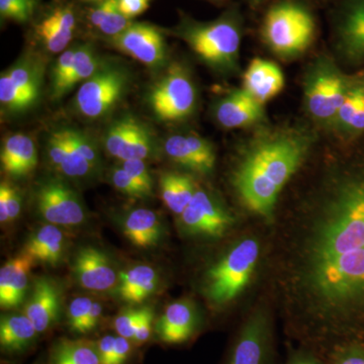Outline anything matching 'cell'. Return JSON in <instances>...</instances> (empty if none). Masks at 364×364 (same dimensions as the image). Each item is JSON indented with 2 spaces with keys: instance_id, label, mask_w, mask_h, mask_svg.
<instances>
[{
  "instance_id": "cell-50",
  "label": "cell",
  "mask_w": 364,
  "mask_h": 364,
  "mask_svg": "<svg viewBox=\"0 0 364 364\" xmlns=\"http://www.w3.org/2000/svg\"><path fill=\"white\" fill-rule=\"evenodd\" d=\"M117 6V0H104L100 6L90 14V23L98 28Z\"/></svg>"
},
{
  "instance_id": "cell-43",
  "label": "cell",
  "mask_w": 364,
  "mask_h": 364,
  "mask_svg": "<svg viewBox=\"0 0 364 364\" xmlns=\"http://www.w3.org/2000/svg\"><path fill=\"white\" fill-rule=\"evenodd\" d=\"M154 312L150 306H143L142 314L136 324L132 342L136 345L146 343L154 332Z\"/></svg>"
},
{
  "instance_id": "cell-44",
  "label": "cell",
  "mask_w": 364,
  "mask_h": 364,
  "mask_svg": "<svg viewBox=\"0 0 364 364\" xmlns=\"http://www.w3.org/2000/svg\"><path fill=\"white\" fill-rule=\"evenodd\" d=\"M130 18H127L119 11V6L114 7L109 16L102 21V25L98 26L105 35L114 38L119 33H123L129 26L131 25Z\"/></svg>"
},
{
  "instance_id": "cell-8",
  "label": "cell",
  "mask_w": 364,
  "mask_h": 364,
  "mask_svg": "<svg viewBox=\"0 0 364 364\" xmlns=\"http://www.w3.org/2000/svg\"><path fill=\"white\" fill-rule=\"evenodd\" d=\"M36 207L46 223L63 228L80 226L86 220L85 205L73 188L58 178L41 182Z\"/></svg>"
},
{
  "instance_id": "cell-19",
  "label": "cell",
  "mask_w": 364,
  "mask_h": 364,
  "mask_svg": "<svg viewBox=\"0 0 364 364\" xmlns=\"http://www.w3.org/2000/svg\"><path fill=\"white\" fill-rule=\"evenodd\" d=\"M36 264L30 255L21 252L0 269V306L2 310L18 308L25 301L30 272Z\"/></svg>"
},
{
  "instance_id": "cell-25",
  "label": "cell",
  "mask_w": 364,
  "mask_h": 364,
  "mask_svg": "<svg viewBox=\"0 0 364 364\" xmlns=\"http://www.w3.org/2000/svg\"><path fill=\"white\" fill-rule=\"evenodd\" d=\"M159 186L163 203L172 213L178 215L183 213L198 191L191 176L177 172L163 173Z\"/></svg>"
},
{
  "instance_id": "cell-1",
  "label": "cell",
  "mask_w": 364,
  "mask_h": 364,
  "mask_svg": "<svg viewBox=\"0 0 364 364\" xmlns=\"http://www.w3.org/2000/svg\"><path fill=\"white\" fill-rule=\"evenodd\" d=\"M286 236L282 284L294 336L314 343L343 336L364 306V177L330 186Z\"/></svg>"
},
{
  "instance_id": "cell-20",
  "label": "cell",
  "mask_w": 364,
  "mask_h": 364,
  "mask_svg": "<svg viewBox=\"0 0 364 364\" xmlns=\"http://www.w3.org/2000/svg\"><path fill=\"white\" fill-rule=\"evenodd\" d=\"M1 169L6 176L20 179L32 173L38 164V152L31 136L14 134L2 145Z\"/></svg>"
},
{
  "instance_id": "cell-9",
  "label": "cell",
  "mask_w": 364,
  "mask_h": 364,
  "mask_svg": "<svg viewBox=\"0 0 364 364\" xmlns=\"http://www.w3.org/2000/svg\"><path fill=\"white\" fill-rule=\"evenodd\" d=\"M233 218L214 196L198 189L183 213L178 227L188 237L218 239L231 229Z\"/></svg>"
},
{
  "instance_id": "cell-5",
  "label": "cell",
  "mask_w": 364,
  "mask_h": 364,
  "mask_svg": "<svg viewBox=\"0 0 364 364\" xmlns=\"http://www.w3.org/2000/svg\"><path fill=\"white\" fill-rule=\"evenodd\" d=\"M196 90L183 67L173 64L151 88L148 104L155 117L161 122H177L193 114Z\"/></svg>"
},
{
  "instance_id": "cell-49",
  "label": "cell",
  "mask_w": 364,
  "mask_h": 364,
  "mask_svg": "<svg viewBox=\"0 0 364 364\" xmlns=\"http://www.w3.org/2000/svg\"><path fill=\"white\" fill-rule=\"evenodd\" d=\"M114 342L116 337L105 335L97 342L98 354L102 364H112L114 358Z\"/></svg>"
},
{
  "instance_id": "cell-11",
  "label": "cell",
  "mask_w": 364,
  "mask_h": 364,
  "mask_svg": "<svg viewBox=\"0 0 364 364\" xmlns=\"http://www.w3.org/2000/svg\"><path fill=\"white\" fill-rule=\"evenodd\" d=\"M72 273L79 287L93 293H109L119 287V275L111 258L93 246H85L76 252Z\"/></svg>"
},
{
  "instance_id": "cell-28",
  "label": "cell",
  "mask_w": 364,
  "mask_h": 364,
  "mask_svg": "<svg viewBox=\"0 0 364 364\" xmlns=\"http://www.w3.org/2000/svg\"><path fill=\"white\" fill-rule=\"evenodd\" d=\"M7 72L14 85L37 102L42 85V63L32 57H26Z\"/></svg>"
},
{
  "instance_id": "cell-52",
  "label": "cell",
  "mask_w": 364,
  "mask_h": 364,
  "mask_svg": "<svg viewBox=\"0 0 364 364\" xmlns=\"http://www.w3.org/2000/svg\"><path fill=\"white\" fill-rule=\"evenodd\" d=\"M349 128L355 131L364 130V100L360 107H359L358 111L356 112L355 116L352 119Z\"/></svg>"
},
{
  "instance_id": "cell-37",
  "label": "cell",
  "mask_w": 364,
  "mask_h": 364,
  "mask_svg": "<svg viewBox=\"0 0 364 364\" xmlns=\"http://www.w3.org/2000/svg\"><path fill=\"white\" fill-rule=\"evenodd\" d=\"M66 136H68L69 141L73 146L74 149L77 151L86 161L90 163L93 169H97L100 165V156L95 144L85 134L72 129H64Z\"/></svg>"
},
{
  "instance_id": "cell-53",
  "label": "cell",
  "mask_w": 364,
  "mask_h": 364,
  "mask_svg": "<svg viewBox=\"0 0 364 364\" xmlns=\"http://www.w3.org/2000/svg\"><path fill=\"white\" fill-rule=\"evenodd\" d=\"M87 1H100V0H87ZM102 1H104V0H102Z\"/></svg>"
},
{
  "instance_id": "cell-6",
  "label": "cell",
  "mask_w": 364,
  "mask_h": 364,
  "mask_svg": "<svg viewBox=\"0 0 364 364\" xmlns=\"http://www.w3.org/2000/svg\"><path fill=\"white\" fill-rule=\"evenodd\" d=\"M128 83V72L123 67L100 66L79 88L75 97L78 112L90 119L104 117L124 97Z\"/></svg>"
},
{
  "instance_id": "cell-30",
  "label": "cell",
  "mask_w": 364,
  "mask_h": 364,
  "mask_svg": "<svg viewBox=\"0 0 364 364\" xmlns=\"http://www.w3.org/2000/svg\"><path fill=\"white\" fill-rule=\"evenodd\" d=\"M0 102L2 107L11 112H25L36 100L14 85L9 72H4L0 77Z\"/></svg>"
},
{
  "instance_id": "cell-21",
  "label": "cell",
  "mask_w": 364,
  "mask_h": 364,
  "mask_svg": "<svg viewBox=\"0 0 364 364\" xmlns=\"http://www.w3.org/2000/svg\"><path fill=\"white\" fill-rule=\"evenodd\" d=\"M284 86V77L277 64L254 59L244 74V90L260 105L277 97Z\"/></svg>"
},
{
  "instance_id": "cell-51",
  "label": "cell",
  "mask_w": 364,
  "mask_h": 364,
  "mask_svg": "<svg viewBox=\"0 0 364 364\" xmlns=\"http://www.w3.org/2000/svg\"><path fill=\"white\" fill-rule=\"evenodd\" d=\"M53 20L65 30L74 32L75 30V18L70 9H58L53 11L51 16Z\"/></svg>"
},
{
  "instance_id": "cell-16",
  "label": "cell",
  "mask_w": 364,
  "mask_h": 364,
  "mask_svg": "<svg viewBox=\"0 0 364 364\" xmlns=\"http://www.w3.org/2000/svg\"><path fill=\"white\" fill-rule=\"evenodd\" d=\"M198 327V313L186 299L170 304L155 323L154 332L163 343L176 345L193 338Z\"/></svg>"
},
{
  "instance_id": "cell-2",
  "label": "cell",
  "mask_w": 364,
  "mask_h": 364,
  "mask_svg": "<svg viewBox=\"0 0 364 364\" xmlns=\"http://www.w3.org/2000/svg\"><path fill=\"white\" fill-rule=\"evenodd\" d=\"M304 136L282 134L251 148L235 172L234 186L246 207L270 218L280 191L305 157Z\"/></svg>"
},
{
  "instance_id": "cell-24",
  "label": "cell",
  "mask_w": 364,
  "mask_h": 364,
  "mask_svg": "<svg viewBox=\"0 0 364 364\" xmlns=\"http://www.w3.org/2000/svg\"><path fill=\"white\" fill-rule=\"evenodd\" d=\"M245 90L234 91L220 102L217 119L225 128H241L262 117V107Z\"/></svg>"
},
{
  "instance_id": "cell-27",
  "label": "cell",
  "mask_w": 364,
  "mask_h": 364,
  "mask_svg": "<svg viewBox=\"0 0 364 364\" xmlns=\"http://www.w3.org/2000/svg\"><path fill=\"white\" fill-rule=\"evenodd\" d=\"M345 52L351 57L364 56V1L352 6L341 26Z\"/></svg>"
},
{
  "instance_id": "cell-47",
  "label": "cell",
  "mask_w": 364,
  "mask_h": 364,
  "mask_svg": "<svg viewBox=\"0 0 364 364\" xmlns=\"http://www.w3.org/2000/svg\"><path fill=\"white\" fill-rule=\"evenodd\" d=\"M102 314H104V306L100 301H95L92 306H91L90 313L86 316L85 322L81 326L79 334H86V333H90L93 329H95L98 323H100V318L102 317Z\"/></svg>"
},
{
  "instance_id": "cell-31",
  "label": "cell",
  "mask_w": 364,
  "mask_h": 364,
  "mask_svg": "<svg viewBox=\"0 0 364 364\" xmlns=\"http://www.w3.org/2000/svg\"><path fill=\"white\" fill-rule=\"evenodd\" d=\"M37 33L50 52L60 53L71 42L74 32L62 28L49 16L38 26Z\"/></svg>"
},
{
  "instance_id": "cell-14",
  "label": "cell",
  "mask_w": 364,
  "mask_h": 364,
  "mask_svg": "<svg viewBox=\"0 0 364 364\" xmlns=\"http://www.w3.org/2000/svg\"><path fill=\"white\" fill-rule=\"evenodd\" d=\"M62 291L58 282L50 277H38L33 282L30 296L23 309L39 334H44L59 321Z\"/></svg>"
},
{
  "instance_id": "cell-13",
  "label": "cell",
  "mask_w": 364,
  "mask_h": 364,
  "mask_svg": "<svg viewBox=\"0 0 364 364\" xmlns=\"http://www.w3.org/2000/svg\"><path fill=\"white\" fill-rule=\"evenodd\" d=\"M272 329L264 314L248 318L235 342L228 364H269Z\"/></svg>"
},
{
  "instance_id": "cell-23",
  "label": "cell",
  "mask_w": 364,
  "mask_h": 364,
  "mask_svg": "<svg viewBox=\"0 0 364 364\" xmlns=\"http://www.w3.org/2000/svg\"><path fill=\"white\" fill-rule=\"evenodd\" d=\"M160 275L154 267L138 264L119 273L117 294L124 303L138 305L157 291Z\"/></svg>"
},
{
  "instance_id": "cell-12",
  "label": "cell",
  "mask_w": 364,
  "mask_h": 364,
  "mask_svg": "<svg viewBox=\"0 0 364 364\" xmlns=\"http://www.w3.org/2000/svg\"><path fill=\"white\" fill-rule=\"evenodd\" d=\"M116 49L151 68L162 66L166 46L161 32L148 23H132L123 33L112 38Z\"/></svg>"
},
{
  "instance_id": "cell-39",
  "label": "cell",
  "mask_w": 364,
  "mask_h": 364,
  "mask_svg": "<svg viewBox=\"0 0 364 364\" xmlns=\"http://www.w3.org/2000/svg\"><path fill=\"white\" fill-rule=\"evenodd\" d=\"M364 100V86L354 88L347 92L343 104L340 107L338 114V119L340 124L345 128H349L352 122V119L355 116L356 112L358 111L359 107L363 104Z\"/></svg>"
},
{
  "instance_id": "cell-36",
  "label": "cell",
  "mask_w": 364,
  "mask_h": 364,
  "mask_svg": "<svg viewBox=\"0 0 364 364\" xmlns=\"http://www.w3.org/2000/svg\"><path fill=\"white\" fill-rule=\"evenodd\" d=\"M327 356L328 364H364V346L347 342L333 348Z\"/></svg>"
},
{
  "instance_id": "cell-45",
  "label": "cell",
  "mask_w": 364,
  "mask_h": 364,
  "mask_svg": "<svg viewBox=\"0 0 364 364\" xmlns=\"http://www.w3.org/2000/svg\"><path fill=\"white\" fill-rule=\"evenodd\" d=\"M320 352L305 346V349L296 352L287 360V364H328L324 359L320 358Z\"/></svg>"
},
{
  "instance_id": "cell-54",
  "label": "cell",
  "mask_w": 364,
  "mask_h": 364,
  "mask_svg": "<svg viewBox=\"0 0 364 364\" xmlns=\"http://www.w3.org/2000/svg\"><path fill=\"white\" fill-rule=\"evenodd\" d=\"M33 364H42V363H41V361H36V363Z\"/></svg>"
},
{
  "instance_id": "cell-29",
  "label": "cell",
  "mask_w": 364,
  "mask_h": 364,
  "mask_svg": "<svg viewBox=\"0 0 364 364\" xmlns=\"http://www.w3.org/2000/svg\"><path fill=\"white\" fill-rule=\"evenodd\" d=\"M100 66V61L93 48L90 45L79 46L74 56L70 73L62 86L60 98L63 97L77 83L90 78Z\"/></svg>"
},
{
  "instance_id": "cell-40",
  "label": "cell",
  "mask_w": 364,
  "mask_h": 364,
  "mask_svg": "<svg viewBox=\"0 0 364 364\" xmlns=\"http://www.w3.org/2000/svg\"><path fill=\"white\" fill-rule=\"evenodd\" d=\"M143 308L124 309L114 320V328L119 336L124 337L129 340H133L134 334L139 318L142 314Z\"/></svg>"
},
{
  "instance_id": "cell-46",
  "label": "cell",
  "mask_w": 364,
  "mask_h": 364,
  "mask_svg": "<svg viewBox=\"0 0 364 364\" xmlns=\"http://www.w3.org/2000/svg\"><path fill=\"white\" fill-rule=\"evenodd\" d=\"M117 6L124 16L131 18L148 9V0H117Z\"/></svg>"
},
{
  "instance_id": "cell-7",
  "label": "cell",
  "mask_w": 364,
  "mask_h": 364,
  "mask_svg": "<svg viewBox=\"0 0 364 364\" xmlns=\"http://www.w3.org/2000/svg\"><path fill=\"white\" fill-rule=\"evenodd\" d=\"M184 40L205 63L217 69L234 65L241 42L238 28L227 21L193 26L184 33Z\"/></svg>"
},
{
  "instance_id": "cell-26",
  "label": "cell",
  "mask_w": 364,
  "mask_h": 364,
  "mask_svg": "<svg viewBox=\"0 0 364 364\" xmlns=\"http://www.w3.org/2000/svg\"><path fill=\"white\" fill-rule=\"evenodd\" d=\"M47 364H102L97 345L90 340L61 338L52 345Z\"/></svg>"
},
{
  "instance_id": "cell-4",
  "label": "cell",
  "mask_w": 364,
  "mask_h": 364,
  "mask_svg": "<svg viewBox=\"0 0 364 364\" xmlns=\"http://www.w3.org/2000/svg\"><path fill=\"white\" fill-rule=\"evenodd\" d=\"M315 23L311 14L294 4H280L265 16L263 36L272 51L289 57L303 52L313 39Z\"/></svg>"
},
{
  "instance_id": "cell-17",
  "label": "cell",
  "mask_w": 364,
  "mask_h": 364,
  "mask_svg": "<svg viewBox=\"0 0 364 364\" xmlns=\"http://www.w3.org/2000/svg\"><path fill=\"white\" fill-rule=\"evenodd\" d=\"M119 227L127 239L136 247H157L164 237L162 218L150 208H136L119 218Z\"/></svg>"
},
{
  "instance_id": "cell-41",
  "label": "cell",
  "mask_w": 364,
  "mask_h": 364,
  "mask_svg": "<svg viewBox=\"0 0 364 364\" xmlns=\"http://www.w3.org/2000/svg\"><path fill=\"white\" fill-rule=\"evenodd\" d=\"M33 0H0V13L4 18L26 21L33 14Z\"/></svg>"
},
{
  "instance_id": "cell-35",
  "label": "cell",
  "mask_w": 364,
  "mask_h": 364,
  "mask_svg": "<svg viewBox=\"0 0 364 364\" xmlns=\"http://www.w3.org/2000/svg\"><path fill=\"white\" fill-rule=\"evenodd\" d=\"M76 50H77V47L66 50L65 52L62 53L61 56L59 57L56 64H55L52 77L51 97L53 100H59L60 98L62 86L65 83L69 73H70Z\"/></svg>"
},
{
  "instance_id": "cell-15",
  "label": "cell",
  "mask_w": 364,
  "mask_h": 364,
  "mask_svg": "<svg viewBox=\"0 0 364 364\" xmlns=\"http://www.w3.org/2000/svg\"><path fill=\"white\" fill-rule=\"evenodd\" d=\"M346 95L343 79L331 70L318 71L306 86L309 111L318 119L336 116Z\"/></svg>"
},
{
  "instance_id": "cell-3",
  "label": "cell",
  "mask_w": 364,
  "mask_h": 364,
  "mask_svg": "<svg viewBox=\"0 0 364 364\" xmlns=\"http://www.w3.org/2000/svg\"><path fill=\"white\" fill-rule=\"evenodd\" d=\"M260 257L259 242L246 238L235 244L203 277V293L208 303L224 306L248 286Z\"/></svg>"
},
{
  "instance_id": "cell-33",
  "label": "cell",
  "mask_w": 364,
  "mask_h": 364,
  "mask_svg": "<svg viewBox=\"0 0 364 364\" xmlns=\"http://www.w3.org/2000/svg\"><path fill=\"white\" fill-rule=\"evenodd\" d=\"M21 210V196L18 189L7 182L0 186V221L2 225L18 219Z\"/></svg>"
},
{
  "instance_id": "cell-34",
  "label": "cell",
  "mask_w": 364,
  "mask_h": 364,
  "mask_svg": "<svg viewBox=\"0 0 364 364\" xmlns=\"http://www.w3.org/2000/svg\"><path fill=\"white\" fill-rule=\"evenodd\" d=\"M111 181L112 186L119 193L129 196V198L143 200V198H149V196H152L143 186H141L138 182L134 181L122 166L114 167L112 170Z\"/></svg>"
},
{
  "instance_id": "cell-18",
  "label": "cell",
  "mask_w": 364,
  "mask_h": 364,
  "mask_svg": "<svg viewBox=\"0 0 364 364\" xmlns=\"http://www.w3.org/2000/svg\"><path fill=\"white\" fill-rule=\"evenodd\" d=\"M68 248V237L64 230L46 223L31 235L23 251L36 263L56 267L65 260Z\"/></svg>"
},
{
  "instance_id": "cell-42",
  "label": "cell",
  "mask_w": 364,
  "mask_h": 364,
  "mask_svg": "<svg viewBox=\"0 0 364 364\" xmlns=\"http://www.w3.org/2000/svg\"><path fill=\"white\" fill-rule=\"evenodd\" d=\"M124 171L152 195L153 178L147 165L141 159L126 160L122 163Z\"/></svg>"
},
{
  "instance_id": "cell-22",
  "label": "cell",
  "mask_w": 364,
  "mask_h": 364,
  "mask_svg": "<svg viewBox=\"0 0 364 364\" xmlns=\"http://www.w3.org/2000/svg\"><path fill=\"white\" fill-rule=\"evenodd\" d=\"M25 313H11L0 320V346L6 355H20L32 348L39 336Z\"/></svg>"
},
{
  "instance_id": "cell-38",
  "label": "cell",
  "mask_w": 364,
  "mask_h": 364,
  "mask_svg": "<svg viewBox=\"0 0 364 364\" xmlns=\"http://www.w3.org/2000/svg\"><path fill=\"white\" fill-rule=\"evenodd\" d=\"M93 303L95 299L87 296H76L72 299L67 310V322L72 332L79 334L81 326L90 313Z\"/></svg>"
},
{
  "instance_id": "cell-10",
  "label": "cell",
  "mask_w": 364,
  "mask_h": 364,
  "mask_svg": "<svg viewBox=\"0 0 364 364\" xmlns=\"http://www.w3.org/2000/svg\"><path fill=\"white\" fill-rule=\"evenodd\" d=\"M107 153L122 161L145 160L155 153L154 136L146 124L136 117L126 116L109 126L105 136Z\"/></svg>"
},
{
  "instance_id": "cell-48",
  "label": "cell",
  "mask_w": 364,
  "mask_h": 364,
  "mask_svg": "<svg viewBox=\"0 0 364 364\" xmlns=\"http://www.w3.org/2000/svg\"><path fill=\"white\" fill-rule=\"evenodd\" d=\"M131 352V340L124 338V337L117 336L112 364H126L130 358Z\"/></svg>"
},
{
  "instance_id": "cell-32",
  "label": "cell",
  "mask_w": 364,
  "mask_h": 364,
  "mask_svg": "<svg viewBox=\"0 0 364 364\" xmlns=\"http://www.w3.org/2000/svg\"><path fill=\"white\" fill-rule=\"evenodd\" d=\"M164 151L165 154L176 164L202 173L200 163L196 160L191 148L189 147L186 136H170L164 144Z\"/></svg>"
}]
</instances>
